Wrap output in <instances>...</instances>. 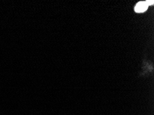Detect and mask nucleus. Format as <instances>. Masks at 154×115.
I'll return each instance as SVG.
<instances>
[{"mask_svg":"<svg viewBox=\"0 0 154 115\" xmlns=\"http://www.w3.org/2000/svg\"><path fill=\"white\" fill-rule=\"evenodd\" d=\"M148 6H149L146 4V2H138V3L136 4V7H135V11H136V13H144V11H146Z\"/></svg>","mask_w":154,"mask_h":115,"instance_id":"nucleus-1","label":"nucleus"},{"mask_svg":"<svg viewBox=\"0 0 154 115\" xmlns=\"http://www.w3.org/2000/svg\"><path fill=\"white\" fill-rule=\"evenodd\" d=\"M146 4H147L148 6L153 5V1H146Z\"/></svg>","mask_w":154,"mask_h":115,"instance_id":"nucleus-2","label":"nucleus"}]
</instances>
